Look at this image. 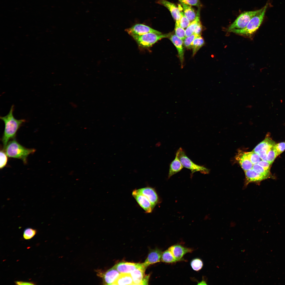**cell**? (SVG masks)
Returning <instances> with one entry per match:
<instances>
[{"label": "cell", "mask_w": 285, "mask_h": 285, "mask_svg": "<svg viewBox=\"0 0 285 285\" xmlns=\"http://www.w3.org/2000/svg\"><path fill=\"white\" fill-rule=\"evenodd\" d=\"M14 107V105H12L7 115L0 117V119L4 124V130L2 139L4 148L9 140L15 137L17 131L26 121L24 119L18 120L14 117L13 115Z\"/></svg>", "instance_id": "1"}, {"label": "cell", "mask_w": 285, "mask_h": 285, "mask_svg": "<svg viewBox=\"0 0 285 285\" xmlns=\"http://www.w3.org/2000/svg\"><path fill=\"white\" fill-rule=\"evenodd\" d=\"M4 149L8 156L20 159L25 164L27 163L28 156L35 151L34 149L25 148L15 140L8 142Z\"/></svg>", "instance_id": "2"}, {"label": "cell", "mask_w": 285, "mask_h": 285, "mask_svg": "<svg viewBox=\"0 0 285 285\" xmlns=\"http://www.w3.org/2000/svg\"><path fill=\"white\" fill-rule=\"evenodd\" d=\"M268 5V4H267L259 10L258 12L252 18L245 28L233 30L230 32L245 36H251L257 30L261 24Z\"/></svg>", "instance_id": "3"}, {"label": "cell", "mask_w": 285, "mask_h": 285, "mask_svg": "<svg viewBox=\"0 0 285 285\" xmlns=\"http://www.w3.org/2000/svg\"><path fill=\"white\" fill-rule=\"evenodd\" d=\"M171 34H158L153 33H149L143 35H132L131 36L137 43L138 46L142 48H149L159 40L162 39L170 37Z\"/></svg>", "instance_id": "4"}, {"label": "cell", "mask_w": 285, "mask_h": 285, "mask_svg": "<svg viewBox=\"0 0 285 285\" xmlns=\"http://www.w3.org/2000/svg\"><path fill=\"white\" fill-rule=\"evenodd\" d=\"M178 156L183 167L190 170L191 175L195 172H199L203 174L209 173V170L205 167L196 164L186 155L184 150L180 147L177 150Z\"/></svg>", "instance_id": "5"}, {"label": "cell", "mask_w": 285, "mask_h": 285, "mask_svg": "<svg viewBox=\"0 0 285 285\" xmlns=\"http://www.w3.org/2000/svg\"><path fill=\"white\" fill-rule=\"evenodd\" d=\"M259 10L248 11L242 13L229 27L227 31L230 32L233 30L244 28Z\"/></svg>", "instance_id": "6"}, {"label": "cell", "mask_w": 285, "mask_h": 285, "mask_svg": "<svg viewBox=\"0 0 285 285\" xmlns=\"http://www.w3.org/2000/svg\"><path fill=\"white\" fill-rule=\"evenodd\" d=\"M146 268L141 263L140 265L130 273L134 285L148 284L149 275H145Z\"/></svg>", "instance_id": "7"}, {"label": "cell", "mask_w": 285, "mask_h": 285, "mask_svg": "<svg viewBox=\"0 0 285 285\" xmlns=\"http://www.w3.org/2000/svg\"><path fill=\"white\" fill-rule=\"evenodd\" d=\"M126 31L130 35H140L149 33H153L158 34L162 33L146 25L136 24L126 30Z\"/></svg>", "instance_id": "8"}, {"label": "cell", "mask_w": 285, "mask_h": 285, "mask_svg": "<svg viewBox=\"0 0 285 285\" xmlns=\"http://www.w3.org/2000/svg\"><path fill=\"white\" fill-rule=\"evenodd\" d=\"M168 249L171 251L177 262L184 260V256L188 253H191L193 249L178 244L172 246Z\"/></svg>", "instance_id": "9"}, {"label": "cell", "mask_w": 285, "mask_h": 285, "mask_svg": "<svg viewBox=\"0 0 285 285\" xmlns=\"http://www.w3.org/2000/svg\"><path fill=\"white\" fill-rule=\"evenodd\" d=\"M132 195L140 206L146 213H151L154 208L148 198L144 195L137 192L135 189L132 193Z\"/></svg>", "instance_id": "10"}, {"label": "cell", "mask_w": 285, "mask_h": 285, "mask_svg": "<svg viewBox=\"0 0 285 285\" xmlns=\"http://www.w3.org/2000/svg\"><path fill=\"white\" fill-rule=\"evenodd\" d=\"M135 190L137 192L144 195L148 198L154 208L158 203V196L154 188L146 187Z\"/></svg>", "instance_id": "11"}, {"label": "cell", "mask_w": 285, "mask_h": 285, "mask_svg": "<svg viewBox=\"0 0 285 285\" xmlns=\"http://www.w3.org/2000/svg\"><path fill=\"white\" fill-rule=\"evenodd\" d=\"M120 273L113 266L104 273L99 272L98 275L103 279V283L106 284L113 285L118 277Z\"/></svg>", "instance_id": "12"}, {"label": "cell", "mask_w": 285, "mask_h": 285, "mask_svg": "<svg viewBox=\"0 0 285 285\" xmlns=\"http://www.w3.org/2000/svg\"><path fill=\"white\" fill-rule=\"evenodd\" d=\"M162 252L160 249L156 248L151 250L148 257L142 265L146 268L149 265L161 261Z\"/></svg>", "instance_id": "13"}, {"label": "cell", "mask_w": 285, "mask_h": 285, "mask_svg": "<svg viewBox=\"0 0 285 285\" xmlns=\"http://www.w3.org/2000/svg\"><path fill=\"white\" fill-rule=\"evenodd\" d=\"M156 3L167 8L175 21H179L180 17V11L174 4L167 0H158Z\"/></svg>", "instance_id": "14"}, {"label": "cell", "mask_w": 285, "mask_h": 285, "mask_svg": "<svg viewBox=\"0 0 285 285\" xmlns=\"http://www.w3.org/2000/svg\"><path fill=\"white\" fill-rule=\"evenodd\" d=\"M140 264V263L121 262L114 266L120 273H130Z\"/></svg>", "instance_id": "15"}, {"label": "cell", "mask_w": 285, "mask_h": 285, "mask_svg": "<svg viewBox=\"0 0 285 285\" xmlns=\"http://www.w3.org/2000/svg\"><path fill=\"white\" fill-rule=\"evenodd\" d=\"M169 38L177 50L182 66L184 59V44L183 40L178 37L175 35H171Z\"/></svg>", "instance_id": "16"}, {"label": "cell", "mask_w": 285, "mask_h": 285, "mask_svg": "<svg viewBox=\"0 0 285 285\" xmlns=\"http://www.w3.org/2000/svg\"><path fill=\"white\" fill-rule=\"evenodd\" d=\"M245 184L253 182H259L267 178L264 175L259 173L252 169L245 171Z\"/></svg>", "instance_id": "17"}, {"label": "cell", "mask_w": 285, "mask_h": 285, "mask_svg": "<svg viewBox=\"0 0 285 285\" xmlns=\"http://www.w3.org/2000/svg\"><path fill=\"white\" fill-rule=\"evenodd\" d=\"M275 144V142L270 137H266L264 140L258 145L253 151L257 153L259 151L262 150L265 151L267 154Z\"/></svg>", "instance_id": "18"}, {"label": "cell", "mask_w": 285, "mask_h": 285, "mask_svg": "<svg viewBox=\"0 0 285 285\" xmlns=\"http://www.w3.org/2000/svg\"><path fill=\"white\" fill-rule=\"evenodd\" d=\"M183 168L176 152L174 159L170 163L169 168L168 177L170 178L172 175L180 171Z\"/></svg>", "instance_id": "19"}, {"label": "cell", "mask_w": 285, "mask_h": 285, "mask_svg": "<svg viewBox=\"0 0 285 285\" xmlns=\"http://www.w3.org/2000/svg\"><path fill=\"white\" fill-rule=\"evenodd\" d=\"M236 158L245 171L252 168L253 164L248 157L245 152H240Z\"/></svg>", "instance_id": "20"}, {"label": "cell", "mask_w": 285, "mask_h": 285, "mask_svg": "<svg viewBox=\"0 0 285 285\" xmlns=\"http://www.w3.org/2000/svg\"><path fill=\"white\" fill-rule=\"evenodd\" d=\"M113 285H134L130 273H120Z\"/></svg>", "instance_id": "21"}, {"label": "cell", "mask_w": 285, "mask_h": 285, "mask_svg": "<svg viewBox=\"0 0 285 285\" xmlns=\"http://www.w3.org/2000/svg\"><path fill=\"white\" fill-rule=\"evenodd\" d=\"M200 8H198L195 19L191 22L189 25L186 28L185 30L186 37L190 36L193 34L198 24L200 22Z\"/></svg>", "instance_id": "22"}, {"label": "cell", "mask_w": 285, "mask_h": 285, "mask_svg": "<svg viewBox=\"0 0 285 285\" xmlns=\"http://www.w3.org/2000/svg\"><path fill=\"white\" fill-rule=\"evenodd\" d=\"M183 13L185 16L191 22L195 19L196 13L191 6L184 3H181Z\"/></svg>", "instance_id": "23"}, {"label": "cell", "mask_w": 285, "mask_h": 285, "mask_svg": "<svg viewBox=\"0 0 285 285\" xmlns=\"http://www.w3.org/2000/svg\"><path fill=\"white\" fill-rule=\"evenodd\" d=\"M205 42L201 35L198 36L193 40L192 44V55L194 56L198 50L204 45Z\"/></svg>", "instance_id": "24"}, {"label": "cell", "mask_w": 285, "mask_h": 285, "mask_svg": "<svg viewBox=\"0 0 285 285\" xmlns=\"http://www.w3.org/2000/svg\"><path fill=\"white\" fill-rule=\"evenodd\" d=\"M161 261L165 263H169L177 262L172 253L168 249L162 252Z\"/></svg>", "instance_id": "25"}, {"label": "cell", "mask_w": 285, "mask_h": 285, "mask_svg": "<svg viewBox=\"0 0 285 285\" xmlns=\"http://www.w3.org/2000/svg\"><path fill=\"white\" fill-rule=\"evenodd\" d=\"M175 35L183 40L186 37L185 30L180 26L179 21H175Z\"/></svg>", "instance_id": "26"}, {"label": "cell", "mask_w": 285, "mask_h": 285, "mask_svg": "<svg viewBox=\"0 0 285 285\" xmlns=\"http://www.w3.org/2000/svg\"><path fill=\"white\" fill-rule=\"evenodd\" d=\"M190 265L192 269L194 270L198 271L202 268L203 263L202 261L198 258H196L191 262Z\"/></svg>", "instance_id": "27"}, {"label": "cell", "mask_w": 285, "mask_h": 285, "mask_svg": "<svg viewBox=\"0 0 285 285\" xmlns=\"http://www.w3.org/2000/svg\"><path fill=\"white\" fill-rule=\"evenodd\" d=\"M179 8L180 12V17L179 21L180 25L183 28H187L191 22L184 15L183 12L181 11L180 8Z\"/></svg>", "instance_id": "28"}, {"label": "cell", "mask_w": 285, "mask_h": 285, "mask_svg": "<svg viewBox=\"0 0 285 285\" xmlns=\"http://www.w3.org/2000/svg\"><path fill=\"white\" fill-rule=\"evenodd\" d=\"M252 169L256 172L264 175L267 178L270 175L269 170L265 169L257 163L253 164Z\"/></svg>", "instance_id": "29"}, {"label": "cell", "mask_w": 285, "mask_h": 285, "mask_svg": "<svg viewBox=\"0 0 285 285\" xmlns=\"http://www.w3.org/2000/svg\"><path fill=\"white\" fill-rule=\"evenodd\" d=\"M245 153L248 157L253 164L258 163L260 161L261 158L259 155L253 151Z\"/></svg>", "instance_id": "30"}, {"label": "cell", "mask_w": 285, "mask_h": 285, "mask_svg": "<svg viewBox=\"0 0 285 285\" xmlns=\"http://www.w3.org/2000/svg\"><path fill=\"white\" fill-rule=\"evenodd\" d=\"M36 230L31 228H27L24 231L23 237L26 240H28L32 238L36 234Z\"/></svg>", "instance_id": "31"}, {"label": "cell", "mask_w": 285, "mask_h": 285, "mask_svg": "<svg viewBox=\"0 0 285 285\" xmlns=\"http://www.w3.org/2000/svg\"><path fill=\"white\" fill-rule=\"evenodd\" d=\"M197 36H198L193 34L190 36L186 37L183 40V44L184 46L187 49H192V42Z\"/></svg>", "instance_id": "32"}, {"label": "cell", "mask_w": 285, "mask_h": 285, "mask_svg": "<svg viewBox=\"0 0 285 285\" xmlns=\"http://www.w3.org/2000/svg\"><path fill=\"white\" fill-rule=\"evenodd\" d=\"M274 147L269 151L267 155V160L270 165L277 156Z\"/></svg>", "instance_id": "33"}, {"label": "cell", "mask_w": 285, "mask_h": 285, "mask_svg": "<svg viewBox=\"0 0 285 285\" xmlns=\"http://www.w3.org/2000/svg\"><path fill=\"white\" fill-rule=\"evenodd\" d=\"M277 156L281 154L285 150V141L276 144L274 146Z\"/></svg>", "instance_id": "34"}, {"label": "cell", "mask_w": 285, "mask_h": 285, "mask_svg": "<svg viewBox=\"0 0 285 285\" xmlns=\"http://www.w3.org/2000/svg\"><path fill=\"white\" fill-rule=\"evenodd\" d=\"M180 3H184L191 6H195L200 8L201 4L200 0H178Z\"/></svg>", "instance_id": "35"}, {"label": "cell", "mask_w": 285, "mask_h": 285, "mask_svg": "<svg viewBox=\"0 0 285 285\" xmlns=\"http://www.w3.org/2000/svg\"><path fill=\"white\" fill-rule=\"evenodd\" d=\"M7 155L3 150L0 151V168L2 169L6 165L7 162Z\"/></svg>", "instance_id": "36"}, {"label": "cell", "mask_w": 285, "mask_h": 285, "mask_svg": "<svg viewBox=\"0 0 285 285\" xmlns=\"http://www.w3.org/2000/svg\"><path fill=\"white\" fill-rule=\"evenodd\" d=\"M257 164L265 169L270 170V165L267 161L262 160L260 161Z\"/></svg>", "instance_id": "37"}, {"label": "cell", "mask_w": 285, "mask_h": 285, "mask_svg": "<svg viewBox=\"0 0 285 285\" xmlns=\"http://www.w3.org/2000/svg\"><path fill=\"white\" fill-rule=\"evenodd\" d=\"M202 30V25L200 22L198 24L193 34L197 36L201 35Z\"/></svg>", "instance_id": "38"}, {"label": "cell", "mask_w": 285, "mask_h": 285, "mask_svg": "<svg viewBox=\"0 0 285 285\" xmlns=\"http://www.w3.org/2000/svg\"><path fill=\"white\" fill-rule=\"evenodd\" d=\"M257 154L260 157L262 160L267 161V153L263 150H261L259 151Z\"/></svg>", "instance_id": "39"}, {"label": "cell", "mask_w": 285, "mask_h": 285, "mask_svg": "<svg viewBox=\"0 0 285 285\" xmlns=\"http://www.w3.org/2000/svg\"><path fill=\"white\" fill-rule=\"evenodd\" d=\"M15 283L17 285H34L35 284L32 282H26L21 281H16Z\"/></svg>", "instance_id": "40"}]
</instances>
